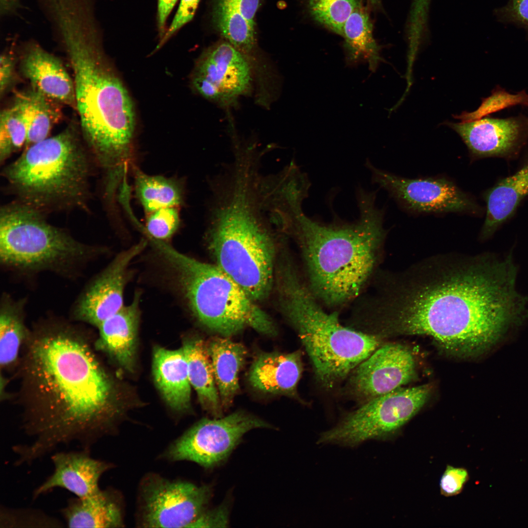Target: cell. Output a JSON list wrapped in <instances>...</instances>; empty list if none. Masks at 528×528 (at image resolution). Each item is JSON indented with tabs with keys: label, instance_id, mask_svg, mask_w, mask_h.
Wrapping results in <instances>:
<instances>
[{
	"label": "cell",
	"instance_id": "obj_1",
	"mask_svg": "<svg viewBox=\"0 0 528 528\" xmlns=\"http://www.w3.org/2000/svg\"><path fill=\"white\" fill-rule=\"evenodd\" d=\"M511 256L438 255L396 274L375 311V332L429 336L461 358L494 346L528 316V298L516 290Z\"/></svg>",
	"mask_w": 528,
	"mask_h": 528
},
{
	"label": "cell",
	"instance_id": "obj_2",
	"mask_svg": "<svg viewBox=\"0 0 528 528\" xmlns=\"http://www.w3.org/2000/svg\"><path fill=\"white\" fill-rule=\"evenodd\" d=\"M90 340L66 326L30 332L18 373L22 427L33 441L16 445L21 463L31 464L72 442L90 450L107 431L114 413L115 388Z\"/></svg>",
	"mask_w": 528,
	"mask_h": 528
},
{
	"label": "cell",
	"instance_id": "obj_3",
	"mask_svg": "<svg viewBox=\"0 0 528 528\" xmlns=\"http://www.w3.org/2000/svg\"><path fill=\"white\" fill-rule=\"evenodd\" d=\"M376 191L359 186V216L352 222L333 215L329 222L303 212L304 199L292 200L286 212V233L300 247L310 291L326 305H343L359 293L375 267L387 231L384 209L375 205Z\"/></svg>",
	"mask_w": 528,
	"mask_h": 528
},
{
	"label": "cell",
	"instance_id": "obj_4",
	"mask_svg": "<svg viewBox=\"0 0 528 528\" xmlns=\"http://www.w3.org/2000/svg\"><path fill=\"white\" fill-rule=\"evenodd\" d=\"M73 73L82 134L108 173L128 167L136 127L130 95L103 50L97 28L79 26L62 35Z\"/></svg>",
	"mask_w": 528,
	"mask_h": 528
},
{
	"label": "cell",
	"instance_id": "obj_5",
	"mask_svg": "<svg viewBox=\"0 0 528 528\" xmlns=\"http://www.w3.org/2000/svg\"><path fill=\"white\" fill-rule=\"evenodd\" d=\"M212 193L206 238L215 264L252 300L262 301L275 277L273 230L278 228L254 181L233 179Z\"/></svg>",
	"mask_w": 528,
	"mask_h": 528
},
{
	"label": "cell",
	"instance_id": "obj_6",
	"mask_svg": "<svg viewBox=\"0 0 528 528\" xmlns=\"http://www.w3.org/2000/svg\"><path fill=\"white\" fill-rule=\"evenodd\" d=\"M276 280L282 312L297 332L324 388H332L381 346V337L346 327L336 313L326 312L293 264L281 266Z\"/></svg>",
	"mask_w": 528,
	"mask_h": 528
},
{
	"label": "cell",
	"instance_id": "obj_7",
	"mask_svg": "<svg viewBox=\"0 0 528 528\" xmlns=\"http://www.w3.org/2000/svg\"><path fill=\"white\" fill-rule=\"evenodd\" d=\"M90 170L86 151L69 127L27 148L3 174L21 202L41 211L86 208Z\"/></svg>",
	"mask_w": 528,
	"mask_h": 528
},
{
	"label": "cell",
	"instance_id": "obj_8",
	"mask_svg": "<svg viewBox=\"0 0 528 528\" xmlns=\"http://www.w3.org/2000/svg\"><path fill=\"white\" fill-rule=\"evenodd\" d=\"M152 244L191 312L204 327L225 337L246 328L270 336L277 334L271 318L217 265L182 254L164 241L154 240Z\"/></svg>",
	"mask_w": 528,
	"mask_h": 528
},
{
	"label": "cell",
	"instance_id": "obj_9",
	"mask_svg": "<svg viewBox=\"0 0 528 528\" xmlns=\"http://www.w3.org/2000/svg\"><path fill=\"white\" fill-rule=\"evenodd\" d=\"M66 231L52 225L41 211L22 202L0 212V260L27 271L56 269L86 258L92 251Z\"/></svg>",
	"mask_w": 528,
	"mask_h": 528
},
{
	"label": "cell",
	"instance_id": "obj_10",
	"mask_svg": "<svg viewBox=\"0 0 528 528\" xmlns=\"http://www.w3.org/2000/svg\"><path fill=\"white\" fill-rule=\"evenodd\" d=\"M431 388H400L373 398L322 434L319 442L354 446L391 435L413 417L428 400Z\"/></svg>",
	"mask_w": 528,
	"mask_h": 528
},
{
	"label": "cell",
	"instance_id": "obj_11",
	"mask_svg": "<svg viewBox=\"0 0 528 528\" xmlns=\"http://www.w3.org/2000/svg\"><path fill=\"white\" fill-rule=\"evenodd\" d=\"M269 427L262 419L243 411L203 419L172 443L166 457L173 461H188L212 467L226 459L245 433Z\"/></svg>",
	"mask_w": 528,
	"mask_h": 528
},
{
	"label": "cell",
	"instance_id": "obj_12",
	"mask_svg": "<svg viewBox=\"0 0 528 528\" xmlns=\"http://www.w3.org/2000/svg\"><path fill=\"white\" fill-rule=\"evenodd\" d=\"M371 181L385 189L402 208L417 214L467 213L478 215L476 201L444 177L408 178L379 169L369 159Z\"/></svg>",
	"mask_w": 528,
	"mask_h": 528
},
{
	"label": "cell",
	"instance_id": "obj_13",
	"mask_svg": "<svg viewBox=\"0 0 528 528\" xmlns=\"http://www.w3.org/2000/svg\"><path fill=\"white\" fill-rule=\"evenodd\" d=\"M249 58L227 41L204 50L190 76L191 86L203 98L224 106L250 92L254 73Z\"/></svg>",
	"mask_w": 528,
	"mask_h": 528
},
{
	"label": "cell",
	"instance_id": "obj_14",
	"mask_svg": "<svg viewBox=\"0 0 528 528\" xmlns=\"http://www.w3.org/2000/svg\"><path fill=\"white\" fill-rule=\"evenodd\" d=\"M208 485L148 477L141 490V524L147 528H190L206 509Z\"/></svg>",
	"mask_w": 528,
	"mask_h": 528
},
{
	"label": "cell",
	"instance_id": "obj_15",
	"mask_svg": "<svg viewBox=\"0 0 528 528\" xmlns=\"http://www.w3.org/2000/svg\"><path fill=\"white\" fill-rule=\"evenodd\" d=\"M350 374L349 391L364 403L415 379V360L406 347L388 343L379 347Z\"/></svg>",
	"mask_w": 528,
	"mask_h": 528
},
{
	"label": "cell",
	"instance_id": "obj_16",
	"mask_svg": "<svg viewBox=\"0 0 528 528\" xmlns=\"http://www.w3.org/2000/svg\"><path fill=\"white\" fill-rule=\"evenodd\" d=\"M142 240L118 254L99 274L80 297L74 309V318L98 327L123 306V294L128 280L131 261L145 248Z\"/></svg>",
	"mask_w": 528,
	"mask_h": 528
},
{
	"label": "cell",
	"instance_id": "obj_17",
	"mask_svg": "<svg viewBox=\"0 0 528 528\" xmlns=\"http://www.w3.org/2000/svg\"><path fill=\"white\" fill-rule=\"evenodd\" d=\"M474 158L515 156L528 139V117L482 118L450 124Z\"/></svg>",
	"mask_w": 528,
	"mask_h": 528
},
{
	"label": "cell",
	"instance_id": "obj_18",
	"mask_svg": "<svg viewBox=\"0 0 528 528\" xmlns=\"http://www.w3.org/2000/svg\"><path fill=\"white\" fill-rule=\"evenodd\" d=\"M53 471L33 491L35 500L55 488L65 489L75 497H84L100 489L99 480L111 464L91 457L90 450L57 452L52 455Z\"/></svg>",
	"mask_w": 528,
	"mask_h": 528
},
{
	"label": "cell",
	"instance_id": "obj_19",
	"mask_svg": "<svg viewBox=\"0 0 528 528\" xmlns=\"http://www.w3.org/2000/svg\"><path fill=\"white\" fill-rule=\"evenodd\" d=\"M140 293L132 301L103 321L97 327L96 350L106 353L125 370L132 372L135 364L138 329L140 316Z\"/></svg>",
	"mask_w": 528,
	"mask_h": 528
},
{
	"label": "cell",
	"instance_id": "obj_20",
	"mask_svg": "<svg viewBox=\"0 0 528 528\" xmlns=\"http://www.w3.org/2000/svg\"><path fill=\"white\" fill-rule=\"evenodd\" d=\"M21 69L32 88L76 109L73 80L59 58L34 44L25 52Z\"/></svg>",
	"mask_w": 528,
	"mask_h": 528
},
{
	"label": "cell",
	"instance_id": "obj_21",
	"mask_svg": "<svg viewBox=\"0 0 528 528\" xmlns=\"http://www.w3.org/2000/svg\"><path fill=\"white\" fill-rule=\"evenodd\" d=\"M303 371L302 352H262L255 358L248 380L262 392L297 397V385Z\"/></svg>",
	"mask_w": 528,
	"mask_h": 528
},
{
	"label": "cell",
	"instance_id": "obj_22",
	"mask_svg": "<svg viewBox=\"0 0 528 528\" xmlns=\"http://www.w3.org/2000/svg\"><path fill=\"white\" fill-rule=\"evenodd\" d=\"M262 0H215L213 23L220 34L254 64L255 18Z\"/></svg>",
	"mask_w": 528,
	"mask_h": 528
},
{
	"label": "cell",
	"instance_id": "obj_23",
	"mask_svg": "<svg viewBox=\"0 0 528 528\" xmlns=\"http://www.w3.org/2000/svg\"><path fill=\"white\" fill-rule=\"evenodd\" d=\"M153 373L157 388L168 405L177 411L188 409L191 385L182 347L174 350L154 348Z\"/></svg>",
	"mask_w": 528,
	"mask_h": 528
},
{
	"label": "cell",
	"instance_id": "obj_24",
	"mask_svg": "<svg viewBox=\"0 0 528 528\" xmlns=\"http://www.w3.org/2000/svg\"><path fill=\"white\" fill-rule=\"evenodd\" d=\"M60 513L69 528H118L123 524L117 496L109 489L69 498Z\"/></svg>",
	"mask_w": 528,
	"mask_h": 528
},
{
	"label": "cell",
	"instance_id": "obj_25",
	"mask_svg": "<svg viewBox=\"0 0 528 528\" xmlns=\"http://www.w3.org/2000/svg\"><path fill=\"white\" fill-rule=\"evenodd\" d=\"M528 195V160L511 176L499 181L484 194L486 216L481 238L491 237L512 217L521 201Z\"/></svg>",
	"mask_w": 528,
	"mask_h": 528
},
{
	"label": "cell",
	"instance_id": "obj_26",
	"mask_svg": "<svg viewBox=\"0 0 528 528\" xmlns=\"http://www.w3.org/2000/svg\"><path fill=\"white\" fill-rule=\"evenodd\" d=\"M222 407L230 406L239 391V374L247 351L242 344L226 337H215L207 345Z\"/></svg>",
	"mask_w": 528,
	"mask_h": 528
},
{
	"label": "cell",
	"instance_id": "obj_27",
	"mask_svg": "<svg viewBox=\"0 0 528 528\" xmlns=\"http://www.w3.org/2000/svg\"><path fill=\"white\" fill-rule=\"evenodd\" d=\"M189 381L202 407L215 418L222 417V405L216 384L207 344L200 338L184 341L182 347Z\"/></svg>",
	"mask_w": 528,
	"mask_h": 528
},
{
	"label": "cell",
	"instance_id": "obj_28",
	"mask_svg": "<svg viewBox=\"0 0 528 528\" xmlns=\"http://www.w3.org/2000/svg\"><path fill=\"white\" fill-rule=\"evenodd\" d=\"M342 36L347 63L352 64L364 60L370 69L374 71L381 60L380 47L374 38L368 14L361 3L346 21Z\"/></svg>",
	"mask_w": 528,
	"mask_h": 528
},
{
	"label": "cell",
	"instance_id": "obj_29",
	"mask_svg": "<svg viewBox=\"0 0 528 528\" xmlns=\"http://www.w3.org/2000/svg\"><path fill=\"white\" fill-rule=\"evenodd\" d=\"M15 100L21 107L26 125V148L47 138L61 117L58 102L31 87L17 93Z\"/></svg>",
	"mask_w": 528,
	"mask_h": 528
},
{
	"label": "cell",
	"instance_id": "obj_30",
	"mask_svg": "<svg viewBox=\"0 0 528 528\" xmlns=\"http://www.w3.org/2000/svg\"><path fill=\"white\" fill-rule=\"evenodd\" d=\"M22 305L4 298L0 311L1 371L18 366L22 348L30 331L24 322Z\"/></svg>",
	"mask_w": 528,
	"mask_h": 528
},
{
	"label": "cell",
	"instance_id": "obj_31",
	"mask_svg": "<svg viewBox=\"0 0 528 528\" xmlns=\"http://www.w3.org/2000/svg\"><path fill=\"white\" fill-rule=\"evenodd\" d=\"M136 195L148 214L158 209L177 207L183 199V191L176 180L135 171Z\"/></svg>",
	"mask_w": 528,
	"mask_h": 528
},
{
	"label": "cell",
	"instance_id": "obj_32",
	"mask_svg": "<svg viewBox=\"0 0 528 528\" xmlns=\"http://www.w3.org/2000/svg\"><path fill=\"white\" fill-rule=\"evenodd\" d=\"M27 128L20 104L15 100L0 116V160L3 162L25 144Z\"/></svg>",
	"mask_w": 528,
	"mask_h": 528
},
{
	"label": "cell",
	"instance_id": "obj_33",
	"mask_svg": "<svg viewBox=\"0 0 528 528\" xmlns=\"http://www.w3.org/2000/svg\"><path fill=\"white\" fill-rule=\"evenodd\" d=\"M360 3L359 0H308L312 18L341 36L346 21Z\"/></svg>",
	"mask_w": 528,
	"mask_h": 528
},
{
	"label": "cell",
	"instance_id": "obj_34",
	"mask_svg": "<svg viewBox=\"0 0 528 528\" xmlns=\"http://www.w3.org/2000/svg\"><path fill=\"white\" fill-rule=\"evenodd\" d=\"M65 524L40 509L0 507L1 528H60Z\"/></svg>",
	"mask_w": 528,
	"mask_h": 528
},
{
	"label": "cell",
	"instance_id": "obj_35",
	"mask_svg": "<svg viewBox=\"0 0 528 528\" xmlns=\"http://www.w3.org/2000/svg\"><path fill=\"white\" fill-rule=\"evenodd\" d=\"M522 105L528 106V94L524 90L517 94H511L498 87L491 95L484 98L477 110L470 113H462L457 118L462 122H467L481 119L488 114L504 109Z\"/></svg>",
	"mask_w": 528,
	"mask_h": 528
},
{
	"label": "cell",
	"instance_id": "obj_36",
	"mask_svg": "<svg viewBox=\"0 0 528 528\" xmlns=\"http://www.w3.org/2000/svg\"><path fill=\"white\" fill-rule=\"evenodd\" d=\"M177 207L163 208L149 213L144 229L147 236L165 241L170 239L180 225Z\"/></svg>",
	"mask_w": 528,
	"mask_h": 528
},
{
	"label": "cell",
	"instance_id": "obj_37",
	"mask_svg": "<svg viewBox=\"0 0 528 528\" xmlns=\"http://www.w3.org/2000/svg\"><path fill=\"white\" fill-rule=\"evenodd\" d=\"M200 0H180L175 16L163 38L159 40L155 49L156 52L182 26L193 18Z\"/></svg>",
	"mask_w": 528,
	"mask_h": 528
},
{
	"label": "cell",
	"instance_id": "obj_38",
	"mask_svg": "<svg viewBox=\"0 0 528 528\" xmlns=\"http://www.w3.org/2000/svg\"><path fill=\"white\" fill-rule=\"evenodd\" d=\"M469 478L467 471L463 468L447 465L440 482L441 494L446 497L460 493Z\"/></svg>",
	"mask_w": 528,
	"mask_h": 528
},
{
	"label": "cell",
	"instance_id": "obj_39",
	"mask_svg": "<svg viewBox=\"0 0 528 528\" xmlns=\"http://www.w3.org/2000/svg\"><path fill=\"white\" fill-rule=\"evenodd\" d=\"M498 13L502 20L519 24L528 30V0H509Z\"/></svg>",
	"mask_w": 528,
	"mask_h": 528
},
{
	"label": "cell",
	"instance_id": "obj_40",
	"mask_svg": "<svg viewBox=\"0 0 528 528\" xmlns=\"http://www.w3.org/2000/svg\"><path fill=\"white\" fill-rule=\"evenodd\" d=\"M228 524V509L221 505L211 510L205 509L190 528L226 527Z\"/></svg>",
	"mask_w": 528,
	"mask_h": 528
},
{
	"label": "cell",
	"instance_id": "obj_41",
	"mask_svg": "<svg viewBox=\"0 0 528 528\" xmlns=\"http://www.w3.org/2000/svg\"><path fill=\"white\" fill-rule=\"evenodd\" d=\"M15 61L11 54L3 52L0 58V95L2 98L13 83Z\"/></svg>",
	"mask_w": 528,
	"mask_h": 528
},
{
	"label": "cell",
	"instance_id": "obj_42",
	"mask_svg": "<svg viewBox=\"0 0 528 528\" xmlns=\"http://www.w3.org/2000/svg\"><path fill=\"white\" fill-rule=\"evenodd\" d=\"M177 0H158L157 12V26L159 40L165 35L166 29V21Z\"/></svg>",
	"mask_w": 528,
	"mask_h": 528
},
{
	"label": "cell",
	"instance_id": "obj_43",
	"mask_svg": "<svg viewBox=\"0 0 528 528\" xmlns=\"http://www.w3.org/2000/svg\"><path fill=\"white\" fill-rule=\"evenodd\" d=\"M20 6V0H0L1 16H5L15 12Z\"/></svg>",
	"mask_w": 528,
	"mask_h": 528
},
{
	"label": "cell",
	"instance_id": "obj_44",
	"mask_svg": "<svg viewBox=\"0 0 528 528\" xmlns=\"http://www.w3.org/2000/svg\"><path fill=\"white\" fill-rule=\"evenodd\" d=\"M368 1L374 6H378L380 4V0H368Z\"/></svg>",
	"mask_w": 528,
	"mask_h": 528
}]
</instances>
